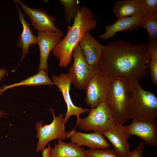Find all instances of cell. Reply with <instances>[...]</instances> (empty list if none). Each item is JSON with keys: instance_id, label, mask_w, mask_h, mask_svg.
<instances>
[{"instance_id": "cell-1", "label": "cell", "mask_w": 157, "mask_h": 157, "mask_svg": "<svg viewBox=\"0 0 157 157\" xmlns=\"http://www.w3.org/2000/svg\"><path fill=\"white\" fill-rule=\"evenodd\" d=\"M148 41L138 44L122 40L110 42L104 45L99 68L111 78L138 81L148 74Z\"/></svg>"}, {"instance_id": "cell-2", "label": "cell", "mask_w": 157, "mask_h": 157, "mask_svg": "<svg viewBox=\"0 0 157 157\" xmlns=\"http://www.w3.org/2000/svg\"><path fill=\"white\" fill-rule=\"evenodd\" d=\"M93 12L83 5L66 35L52 50V53L59 60L60 67L66 68L71 63L73 52L86 32L94 29L97 21Z\"/></svg>"}, {"instance_id": "cell-3", "label": "cell", "mask_w": 157, "mask_h": 157, "mask_svg": "<svg viewBox=\"0 0 157 157\" xmlns=\"http://www.w3.org/2000/svg\"><path fill=\"white\" fill-rule=\"evenodd\" d=\"M132 92V81L123 77L112 78L105 102L117 123L123 125L130 119L129 105Z\"/></svg>"}, {"instance_id": "cell-4", "label": "cell", "mask_w": 157, "mask_h": 157, "mask_svg": "<svg viewBox=\"0 0 157 157\" xmlns=\"http://www.w3.org/2000/svg\"><path fill=\"white\" fill-rule=\"evenodd\" d=\"M132 94L130 100V119L153 122L157 118V98L154 94L144 89L138 81H132Z\"/></svg>"}, {"instance_id": "cell-5", "label": "cell", "mask_w": 157, "mask_h": 157, "mask_svg": "<svg viewBox=\"0 0 157 157\" xmlns=\"http://www.w3.org/2000/svg\"><path fill=\"white\" fill-rule=\"evenodd\" d=\"M105 101L91 108L88 115L80 118L77 125L79 129L103 133L117 124Z\"/></svg>"}, {"instance_id": "cell-6", "label": "cell", "mask_w": 157, "mask_h": 157, "mask_svg": "<svg viewBox=\"0 0 157 157\" xmlns=\"http://www.w3.org/2000/svg\"><path fill=\"white\" fill-rule=\"evenodd\" d=\"M52 115L53 120L49 124L42 126L41 120L36 123L35 128L37 131L36 137L38 140L36 146L37 152L42 150L47 144L52 140L55 139L65 140L68 133L65 131L63 114L60 113L58 116L52 108L49 109Z\"/></svg>"}, {"instance_id": "cell-7", "label": "cell", "mask_w": 157, "mask_h": 157, "mask_svg": "<svg viewBox=\"0 0 157 157\" xmlns=\"http://www.w3.org/2000/svg\"><path fill=\"white\" fill-rule=\"evenodd\" d=\"M72 57L73 63L68 70L72 83L76 88L84 90L99 69L98 65L92 66L87 63L78 45L74 49Z\"/></svg>"}, {"instance_id": "cell-8", "label": "cell", "mask_w": 157, "mask_h": 157, "mask_svg": "<svg viewBox=\"0 0 157 157\" xmlns=\"http://www.w3.org/2000/svg\"><path fill=\"white\" fill-rule=\"evenodd\" d=\"M111 81V77L99 69L89 81L85 89V101L91 108H95L101 103L106 101Z\"/></svg>"}, {"instance_id": "cell-9", "label": "cell", "mask_w": 157, "mask_h": 157, "mask_svg": "<svg viewBox=\"0 0 157 157\" xmlns=\"http://www.w3.org/2000/svg\"><path fill=\"white\" fill-rule=\"evenodd\" d=\"M53 82L59 89L61 92L66 104L67 111L64 119L66 123L69 118L73 115L77 118L76 125L73 130H75L80 119V115L83 113L89 112L90 110L75 106L73 103L70 94V86L72 83L71 77L69 73H61L60 75H52Z\"/></svg>"}, {"instance_id": "cell-10", "label": "cell", "mask_w": 157, "mask_h": 157, "mask_svg": "<svg viewBox=\"0 0 157 157\" xmlns=\"http://www.w3.org/2000/svg\"><path fill=\"white\" fill-rule=\"evenodd\" d=\"M13 1L20 5L23 11L30 18L31 25L38 32L50 31L62 32L56 26V18L45 10L28 7L20 0H14Z\"/></svg>"}, {"instance_id": "cell-11", "label": "cell", "mask_w": 157, "mask_h": 157, "mask_svg": "<svg viewBox=\"0 0 157 157\" xmlns=\"http://www.w3.org/2000/svg\"><path fill=\"white\" fill-rule=\"evenodd\" d=\"M122 131L129 138L132 135L141 138L146 144L157 146V122L133 120L129 125L120 124Z\"/></svg>"}, {"instance_id": "cell-12", "label": "cell", "mask_w": 157, "mask_h": 157, "mask_svg": "<svg viewBox=\"0 0 157 157\" xmlns=\"http://www.w3.org/2000/svg\"><path fill=\"white\" fill-rule=\"evenodd\" d=\"M64 34L61 33L50 31L38 32L37 44L40 52V61L38 71L43 70L48 71L47 60L50 53L59 43Z\"/></svg>"}, {"instance_id": "cell-13", "label": "cell", "mask_w": 157, "mask_h": 157, "mask_svg": "<svg viewBox=\"0 0 157 157\" xmlns=\"http://www.w3.org/2000/svg\"><path fill=\"white\" fill-rule=\"evenodd\" d=\"M67 138L80 146H85L90 149L109 148L110 145L103 134L97 132L84 133L72 130L68 133Z\"/></svg>"}, {"instance_id": "cell-14", "label": "cell", "mask_w": 157, "mask_h": 157, "mask_svg": "<svg viewBox=\"0 0 157 157\" xmlns=\"http://www.w3.org/2000/svg\"><path fill=\"white\" fill-rule=\"evenodd\" d=\"M87 63L92 66L98 65L101 56L104 45L90 34L86 32L78 44Z\"/></svg>"}, {"instance_id": "cell-15", "label": "cell", "mask_w": 157, "mask_h": 157, "mask_svg": "<svg viewBox=\"0 0 157 157\" xmlns=\"http://www.w3.org/2000/svg\"><path fill=\"white\" fill-rule=\"evenodd\" d=\"M103 134L112 144L113 150L119 157H126L131 152L129 137L121 129L120 124L117 123Z\"/></svg>"}, {"instance_id": "cell-16", "label": "cell", "mask_w": 157, "mask_h": 157, "mask_svg": "<svg viewBox=\"0 0 157 157\" xmlns=\"http://www.w3.org/2000/svg\"><path fill=\"white\" fill-rule=\"evenodd\" d=\"M142 19L139 15L117 19L113 24L104 26L105 32L99 36V38L106 40L114 37L119 32L130 30H137Z\"/></svg>"}, {"instance_id": "cell-17", "label": "cell", "mask_w": 157, "mask_h": 157, "mask_svg": "<svg viewBox=\"0 0 157 157\" xmlns=\"http://www.w3.org/2000/svg\"><path fill=\"white\" fill-rule=\"evenodd\" d=\"M15 6L18 12L19 20L22 26V31L19 36L16 45L22 49V54L21 61H23L29 52V47L32 44H37V37L33 33L30 28L31 24L26 21V16L20 10L17 4L15 3Z\"/></svg>"}, {"instance_id": "cell-18", "label": "cell", "mask_w": 157, "mask_h": 157, "mask_svg": "<svg viewBox=\"0 0 157 157\" xmlns=\"http://www.w3.org/2000/svg\"><path fill=\"white\" fill-rule=\"evenodd\" d=\"M85 149L71 142L68 143L58 140V143L51 149L50 157H86Z\"/></svg>"}, {"instance_id": "cell-19", "label": "cell", "mask_w": 157, "mask_h": 157, "mask_svg": "<svg viewBox=\"0 0 157 157\" xmlns=\"http://www.w3.org/2000/svg\"><path fill=\"white\" fill-rule=\"evenodd\" d=\"M142 0H121L116 1L113 12L117 19L131 17L139 14Z\"/></svg>"}, {"instance_id": "cell-20", "label": "cell", "mask_w": 157, "mask_h": 157, "mask_svg": "<svg viewBox=\"0 0 157 157\" xmlns=\"http://www.w3.org/2000/svg\"><path fill=\"white\" fill-rule=\"evenodd\" d=\"M44 85H52L54 84L48 76L47 73L41 70L37 74L31 76L18 83L9 85H4L0 88V95L6 90L13 87L24 85L32 86Z\"/></svg>"}, {"instance_id": "cell-21", "label": "cell", "mask_w": 157, "mask_h": 157, "mask_svg": "<svg viewBox=\"0 0 157 157\" xmlns=\"http://www.w3.org/2000/svg\"><path fill=\"white\" fill-rule=\"evenodd\" d=\"M148 51L149 57L147 67L149 69L153 84L157 85V41H148Z\"/></svg>"}, {"instance_id": "cell-22", "label": "cell", "mask_w": 157, "mask_h": 157, "mask_svg": "<svg viewBox=\"0 0 157 157\" xmlns=\"http://www.w3.org/2000/svg\"><path fill=\"white\" fill-rule=\"evenodd\" d=\"M63 9L65 21L69 26L76 17L78 11L79 1L77 0H60Z\"/></svg>"}, {"instance_id": "cell-23", "label": "cell", "mask_w": 157, "mask_h": 157, "mask_svg": "<svg viewBox=\"0 0 157 157\" xmlns=\"http://www.w3.org/2000/svg\"><path fill=\"white\" fill-rule=\"evenodd\" d=\"M140 28L147 31L149 42L157 41V12H154L148 18L142 19L140 23Z\"/></svg>"}, {"instance_id": "cell-24", "label": "cell", "mask_w": 157, "mask_h": 157, "mask_svg": "<svg viewBox=\"0 0 157 157\" xmlns=\"http://www.w3.org/2000/svg\"><path fill=\"white\" fill-rule=\"evenodd\" d=\"M155 12H157V0H142L139 15L143 19L148 18Z\"/></svg>"}, {"instance_id": "cell-25", "label": "cell", "mask_w": 157, "mask_h": 157, "mask_svg": "<svg viewBox=\"0 0 157 157\" xmlns=\"http://www.w3.org/2000/svg\"><path fill=\"white\" fill-rule=\"evenodd\" d=\"M86 157H119L114 150L109 149L85 150Z\"/></svg>"}, {"instance_id": "cell-26", "label": "cell", "mask_w": 157, "mask_h": 157, "mask_svg": "<svg viewBox=\"0 0 157 157\" xmlns=\"http://www.w3.org/2000/svg\"><path fill=\"white\" fill-rule=\"evenodd\" d=\"M144 144L141 142L133 151H131L126 157H143Z\"/></svg>"}, {"instance_id": "cell-27", "label": "cell", "mask_w": 157, "mask_h": 157, "mask_svg": "<svg viewBox=\"0 0 157 157\" xmlns=\"http://www.w3.org/2000/svg\"><path fill=\"white\" fill-rule=\"evenodd\" d=\"M51 149V144H49L47 147L44 148L42 151V155L43 157H50V151Z\"/></svg>"}, {"instance_id": "cell-28", "label": "cell", "mask_w": 157, "mask_h": 157, "mask_svg": "<svg viewBox=\"0 0 157 157\" xmlns=\"http://www.w3.org/2000/svg\"><path fill=\"white\" fill-rule=\"evenodd\" d=\"M7 70L4 68H0V83L5 76Z\"/></svg>"}, {"instance_id": "cell-29", "label": "cell", "mask_w": 157, "mask_h": 157, "mask_svg": "<svg viewBox=\"0 0 157 157\" xmlns=\"http://www.w3.org/2000/svg\"><path fill=\"white\" fill-rule=\"evenodd\" d=\"M7 114H8V113L5 111L0 110V118L3 117Z\"/></svg>"}]
</instances>
